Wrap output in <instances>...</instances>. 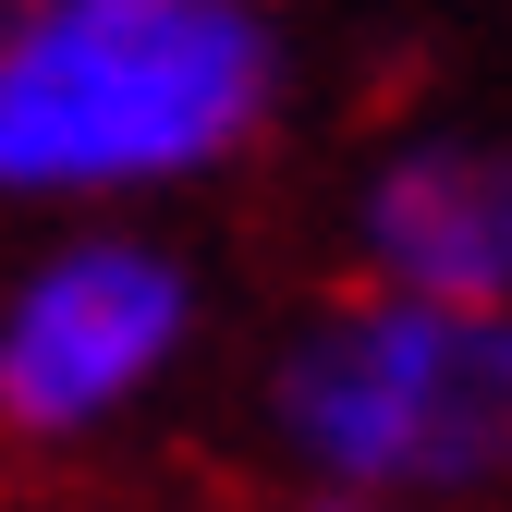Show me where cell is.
Returning a JSON list of instances; mask_svg holds the SVG:
<instances>
[{
  "instance_id": "obj_1",
  "label": "cell",
  "mask_w": 512,
  "mask_h": 512,
  "mask_svg": "<svg viewBox=\"0 0 512 512\" xmlns=\"http://www.w3.org/2000/svg\"><path fill=\"white\" fill-rule=\"evenodd\" d=\"M269 0H0V208H147L281 122Z\"/></svg>"
},
{
  "instance_id": "obj_2",
  "label": "cell",
  "mask_w": 512,
  "mask_h": 512,
  "mask_svg": "<svg viewBox=\"0 0 512 512\" xmlns=\"http://www.w3.org/2000/svg\"><path fill=\"white\" fill-rule=\"evenodd\" d=\"M269 439L330 500L452 512L512 488V305L330 293L269 354Z\"/></svg>"
},
{
  "instance_id": "obj_3",
  "label": "cell",
  "mask_w": 512,
  "mask_h": 512,
  "mask_svg": "<svg viewBox=\"0 0 512 512\" xmlns=\"http://www.w3.org/2000/svg\"><path fill=\"white\" fill-rule=\"evenodd\" d=\"M196 317H208V293L159 232H135V220L61 232L0 293V439L61 452V439L122 427L196 354Z\"/></svg>"
},
{
  "instance_id": "obj_4",
  "label": "cell",
  "mask_w": 512,
  "mask_h": 512,
  "mask_svg": "<svg viewBox=\"0 0 512 512\" xmlns=\"http://www.w3.org/2000/svg\"><path fill=\"white\" fill-rule=\"evenodd\" d=\"M354 281L415 305H512V135L427 122L354 171Z\"/></svg>"
},
{
  "instance_id": "obj_5",
  "label": "cell",
  "mask_w": 512,
  "mask_h": 512,
  "mask_svg": "<svg viewBox=\"0 0 512 512\" xmlns=\"http://www.w3.org/2000/svg\"><path fill=\"white\" fill-rule=\"evenodd\" d=\"M293 512H403V500H330V488H305Z\"/></svg>"
}]
</instances>
